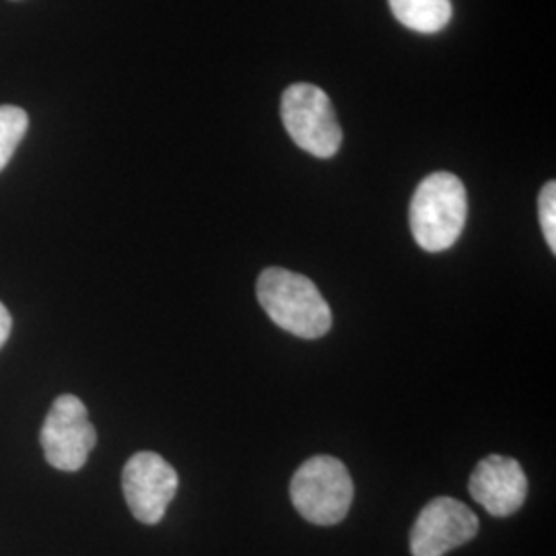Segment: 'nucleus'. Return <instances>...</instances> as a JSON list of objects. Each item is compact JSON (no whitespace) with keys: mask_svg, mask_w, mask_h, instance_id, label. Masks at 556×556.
I'll use <instances>...</instances> for the list:
<instances>
[{"mask_svg":"<svg viewBox=\"0 0 556 556\" xmlns=\"http://www.w3.org/2000/svg\"><path fill=\"white\" fill-rule=\"evenodd\" d=\"M262 309L289 334L321 338L332 326V309L318 287L303 275L287 268H266L256 285Z\"/></svg>","mask_w":556,"mask_h":556,"instance_id":"1","label":"nucleus"},{"mask_svg":"<svg viewBox=\"0 0 556 556\" xmlns=\"http://www.w3.org/2000/svg\"><path fill=\"white\" fill-rule=\"evenodd\" d=\"M468 219V197L462 179L450 172L431 174L410 200V231L425 252H445L456 243Z\"/></svg>","mask_w":556,"mask_h":556,"instance_id":"2","label":"nucleus"},{"mask_svg":"<svg viewBox=\"0 0 556 556\" xmlns=\"http://www.w3.org/2000/svg\"><path fill=\"white\" fill-rule=\"evenodd\" d=\"M353 497V478L337 457H309L291 480V501L295 509L316 526L340 523L349 514Z\"/></svg>","mask_w":556,"mask_h":556,"instance_id":"3","label":"nucleus"},{"mask_svg":"<svg viewBox=\"0 0 556 556\" xmlns=\"http://www.w3.org/2000/svg\"><path fill=\"white\" fill-rule=\"evenodd\" d=\"M280 118L299 149L319 160L337 155L342 144V128L324 89L309 83L291 85L280 100Z\"/></svg>","mask_w":556,"mask_h":556,"instance_id":"4","label":"nucleus"},{"mask_svg":"<svg viewBox=\"0 0 556 556\" xmlns=\"http://www.w3.org/2000/svg\"><path fill=\"white\" fill-rule=\"evenodd\" d=\"M46 462L56 470L77 472L98 443V431L87 417V406L73 394L54 400L40 431Z\"/></svg>","mask_w":556,"mask_h":556,"instance_id":"5","label":"nucleus"},{"mask_svg":"<svg viewBox=\"0 0 556 556\" xmlns=\"http://www.w3.org/2000/svg\"><path fill=\"white\" fill-rule=\"evenodd\" d=\"M178 472L155 452H139L122 472L124 497L140 523H160L178 493Z\"/></svg>","mask_w":556,"mask_h":556,"instance_id":"6","label":"nucleus"},{"mask_svg":"<svg viewBox=\"0 0 556 556\" xmlns=\"http://www.w3.org/2000/svg\"><path fill=\"white\" fill-rule=\"evenodd\" d=\"M480 530L478 517L462 501L433 498L417 517L410 532L413 556H443L470 542Z\"/></svg>","mask_w":556,"mask_h":556,"instance_id":"7","label":"nucleus"},{"mask_svg":"<svg viewBox=\"0 0 556 556\" xmlns=\"http://www.w3.org/2000/svg\"><path fill=\"white\" fill-rule=\"evenodd\" d=\"M468 491L491 516H514L528 497V477L514 457L493 454L478 462Z\"/></svg>","mask_w":556,"mask_h":556,"instance_id":"8","label":"nucleus"},{"mask_svg":"<svg viewBox=\"0 0 556 556\" xmlns=\"http://www.w3.org/2000/svg\"><path fill=\"white\" fill-rule=\"evenodd\" d=\"M404 27L418 34H438L454 15L452 0H388Z\"/></svg>","mask_w":556,"mask_h":556,"instance_id":"9","label":"nucleus"},{"mask_svg":"<svg viewBox=\"0 0 556 556\" xmlns=\"http://www.w3.org/2000/svg\"><path fill=\"white\" fill-rule=\"evenodd\" d=\"M29 116L17 105H0V172L15 155L21 140L27 132Z\"/></svg>","mask_w":556,"mask_h":556,"instance_id":"10","label":"nucleus"},{"mask_svg":"<svg viewBox=\"0 0 556 556\" xmlns=\"http://www.w3.org/2000/svg\"><path fill=\"white\" fill-rule=\"evenodd\" d=\"M538 219H540V227L544 239L551 248V252L556 254V184L548 181L544 184V188L540 190L538 197Z\"/></svg>","mask_w":556,"mask_h":556,"instance_id":"11","label":"nucleus"},{"mask_svg":"<svg viewBox=\"0 0 556 556\" xmlns=\"http://www.w3.org/2000/svg\"><path fill=\"white\" fill-rule=\"evenodd\" d=\"M11 328H13V318H11V314H9V309L0 303V346L9 340V334H11Z\"/></svg>","mask_w":556,"mask_h":556,"instance_id":"12","label":"nucleus"}]
</instances>
